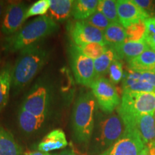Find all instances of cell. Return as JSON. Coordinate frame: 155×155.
I'll use <instances>...</instances> for the list:
<instances>
[{"mask_svg":"<svg viewBox=\"0 0 155 155\" xmlns=\"http://www.w3.org/2000/svg\"><path fill=\"white\" fill-rule=\"evenodd\" d=\"M52 155H76V154H75V153L73 152L72 150H71V149H68V150L61 151V152L55 153V154H53Z\"/></svg>","mask_w":155,"mask_h":155,"instance_id":"cell-34","label":"cell"},{"mask_svg":"<svg viewBox=\"0 0 155 155\" xmlns=\"http://www.w3.org/2000/svg\"><path fill=\"white\" fill-rule=\"evenodd\" d=\"M96 111L97 101L92 92L79 94L71 117L73 137L78 144L88 147L94 132Z\"/></svg>","mask_w":155,"mask_h":155,"instance_id":"cell-3","label":"cell"},{"mask_svg":"<svg viewBox=\"0 0 155 155\" xmlns=\"http://www.w3.org/2000/svg\"><path fill=\"white\" fill-rule=\"evenodd\" d=\"M104 40L108 47L114 48L127 41L126 29L120 23H111L104 31Z\"/></svg>","mask_w":155,"mask_h":155,"instance_id":"cell-22","label":"cell"},{"mask_svg":"<svg viewBox=\"0 0 155 155\" xmlns=\"http://www.w3.org/2000/svg\"><path fill=\"white\" fill-rule=\"evenodd\" d=\"M26 5L20 2H9L0 22V30L5 37L16 33L26 20L28 11Z\"/></svg>","mask_w":155,"mask_h":155,"instance_id":"cell-9","label":"cell"},{"mask_svg":"<svg viewBox=\"0 0 155 155\" xmlns=\"http://www.w3.org/2000/svg\"><path fill=\"white\" fill-rule=\"evenodd\" d=\"M86 21L92 26L101 30L102 32H104L111 23L102 13L98 11H96L94 14L88 17Z\"/></svg>","mask_w":155,"mask_h":155,"instance_id":"cell-30","label":"cell"},{"mask_svg":"<svg viewBox=\"0 0 155 155\" xmlns=\"http://www.w3.org/2000/svg\"><path fill=\"white\" fill-rule=\"evenodd\" d=\"M50 15L54 20L63 22L72 13V0H49Z\"/></svg>","mask_w":155,"mask_h":155,"instance_id":"cell-23","label":"cell"},{"mask_svg":"<svg viewBox=\"0 0 155 155\" xmlns=\"http://www.w3.org/2000/svg\"><path fill=\"white\" fill-rule=\"evenodd\" d=\"M134 3L139 6L150 17H155V1L151 0H134Z\"/></svg>","mask_w":155,"mask_h":155,"instance_id":"cell-32","label":"cell"},{"mask_svg":"<svg viewBox=\"0 0 155 155\" xmlns=\"http://www.w3.org/2000/svg\"><path fill=\"white\" fill-rule=\"evenodd\" d=\"M146 31L144 40L149 47L155 50V17H150L144 21Z\"/></svg>","mask_w":155,"mask_h":155,"instance_id":"cell-31","label":"cell"},{"mask_svg":"<svg viewBox=\"0 0 155 155\" xmlns=\"http://www.w3.org/2000/svg\"><path fill=\"white\" fill-rule=\"evenodd\" d=\"M139 155H150V152H149V150H148V149H147V147H145L144 148V150H143L140 153H139Z\"/></svg>","mask_w":155,"mask_h":155,"instance_id":"cell-35","label":"cell"},{"mask_svg":"<svg viewBox=\"0 0 155 155\" xmlns=\"http://www.w3.org/2000/svg\"><path fill=\"white\" fill-rule=\"evenodd\" d=\"M116 59L120 60L113 48L108 47L104 55L94 61V68L96 78H103L108 73L111 63Z\"/></svg>","mask_w":155,"mask_h":155,"instance_id":"cell-24","label":"cell"},{"mask_svg":"<svg viewBox=\"0 0 155 155\" xmlns=\"http://www.w3.org/2000/svg\"><path fill=\"white\" fill-rule=\"evenodd\" d=\"M28 155H45V153L41 152H31Z\"/></svg>","mask_w":155,"mask_h":155,"instance_id":"cell-36","label":"cell"},{"mask_svg":"<svg viewBox=\"0 0 155 155\" xmlns=\"http://www.w3.org/2000/svg\"><path fill=\"white\" fill-rule=\"evenodd\" d=\"M50 57V51L37 43L19 51L12 70V87L17 94L28 85L40 72Z\"/></svg>","mask_w":155,"mask_h":155,"instance_id":"cell-1","label":"cell"},{"mask_svg":"<svg viewBox=\"0 0 155 155\" xmlns=\"http://www.w3.org/2000/svg\"><path fill=\"white\" fill-rule=\"evenodd\" d=\"M123 92L155 93V88L148 83L140 80L137 71L128 68L122 80Z\"/></svg>","mask_w":155,"mask_h":155,"instance_id":"cell-16","label":"cell"},{"mask_svg":"<svg viewBox=\"0 0 155 155\" xmlns=\"http://www.w3.org/2000/svg\"><path fill=\"white\" fill-rule=\"evenodd\" d=\"M109 80L113 84H117L123 80L124 73L123 69V63L121 60L116 59L110 65L108 71Z\"/></svg>","mask_w":155,"mask_h":155,"instance_id":"cell-28","label":"cell"},{"mask_svg":"<svg viewBox=\"0 0 155 155\" xmlns=\"http://www.w3.org/2000/svg\"><path fill=\"white\" fill-rule=\"evenodd\" d=\"M144 147L138 134L126 130L119 140L99 155H139Z\"/></svg>","mask_w":155,"mask_h":155,"instance_id":"cell-10","label":"cell"},{"mask_svg":"<svg viewBox=\"0 0 155 155\" xmlns=\"http://www.w3.org/2000/svg\"><path fill=\"white\" fill-rule=\"evenodd\" d=\"M116 8L119 23L124 28L150 18L145 11L131 0H118L116 1Z\"/></svg>","mask_w":155,"mask_h":155,"instance_id":"cell-12","label":"cell"},{"mask_svg":"<svg viewBox=\"0 0 155 155\" xmlns=\"http://www.w3.org/2000/svg\"><path fill=\"white\" fill-rule=\"evenodd\" d=\"M128 68L138 71H155V50L149 48L137 58L128 61Z\"/></svg>","mask_w":155,"mask_h":155,"instance_id":"cell-20","label":"cell"},{"mask_svg":"<svg viewBox=\"0 0 155 155\" xmlns=\"http://www.w3.org/2000/svg\"><path fill=\"white\" fill-rule=\"evenodd\" d=\"M8 2L0 0V22H1L3 15L5 14V12L6 10V8H7V6L8 5Z\"/></svg>","mask_w":155,"mask_h":155,"instance_id":"cell-33","label":"cell"},{"mask_svg":"<svg viewBox=\"0 0 155 155\" xmlns=\"http://www.w3.org/2000/svg\"><path fill=\"white\" fill-rule=\"evenodd\" d=\"M70 64L77 83L90 87L96 79L94 61L87 57L72 44L68 50Z\"/></svg>","mask_w":155,"mask_h":155,"instance_id":"cell-7","label":"cell"},{"mask_svg":"<svg viewBox=\"0 0 155 155\" xmlns=\"http://www.w3.org/2000/svg\"><path fill=\"white\" fill-rule=\"evenodd\" d=\"M144 21H139L125 28L126 33H127L126 42H137L144 40L145 31H146Z\"/></svg>","mask_w":155,"mask_h":155,"instance_id":"cell-27","label":"cell"},{"mask_svg":"<svg viewBox=\"0 0 155 155\" xmlns=\"http://www.w3.org/2000/svg\"><path fill=\"white\" fill-rule=\"evenodd\" d=\"M97 11L102 13L111 23H119L116 8V1L101 0L98 2Z\"/></svg>","mask_w":155,"mask_h":155,"instance_id":"cell-25","label":"cell"},{"mask_svg":"<svg viewBox=\"0 0 155 155\" xmlns=\"http://www.w3.org/2000/svg\"><path fill=\"white\" fill-rule=\"evenodd\" d=\"M126 131L124 122L116 113H96L94 132L89 144V154L99 155L111 147Z\"/></svg>","mask_w":155,"mask_h":155,"instance_id":"cell-4","label":"cell"},{"mask_svg":"<svg viewBox=\"0 0 155 155\" xmlns=\"http://www.w3.org/2000/svg\"><path fill=\"white\" fill-rule=\"evenodd\" d=\"M17 124L25 135H33L38 132L45 123L47 117L38 116L19 107L17 112Z\"/></svg>","mask_w":155,"mask_h":155,"instance_id":"cell-13","label":"cell"},{"mask_svg":"<svg viewBox=\"0 0 155 155\" xmlns=\"http://www.w3.org/2000/svg\"><path fill=\"white\" fill-rule=\"evenodd\" d=\"M77 47L83 55L91 58L94 61L98 59V58H100L101 56L104 55L108 49L107 45H104L100 43H96V42L77 45Z\"/></svg>","mask_w":155,"mask_h":155,"instance_id":"cell-26","label":"cell"},{"mask_svg":"<svg viewBox=\"0 0 155 155\" xmlns=\"http://www.w3.org/2000/svg\"><path fill=\"white\" fill-rule=\"evenodd\" d=\"M154 144H155V142H154Z\"/></svg>","mask_w":155,"mask_h":155,"instance_id":"cell-37","label":"cell"},{"mask_svg":"<svg viewBox=\"0 0 155 155\" xmlns=\"http://www.w3.org/2000/svg\"><path fill=\"white\" fill-rule=\"evenodd\" d=\"M138 134L145 146L155 142L154 114L139 116L135 122L134 130Z\"/></svg>","mask_w":155,"mask_h":155,"instance_id":"cell-14","label":"cell"},{"mask_svg":"<svg viewBox=\"0 0 155 155\" xmlns=\"http://www.w3.org/2000/svg\"><path fill=\"white\" fill-rule=\"evenodd\" d=\"M68 144L64 131L61 129H56L45 136L38 144V150L39 152L48 153L65 148Z\"/></svg>","mask_w":155,"mask_h":155,"instance_id":"cell-15","label":"cell"},{"mask_svg":"<svg viewBox=\"0 0 155 155\" xmlns=\"http://www.w3.org/2000/svg\"><path fill=\"white\" fill-rule=\"evenodd\" d=\"M0 155H24L14 136L0 123Z\"/></svg>","mask_w":155,"mask_h":155,"instance_id":"cell-18","label":"cell"},{"mask_svg":"<svg viewBox=\"0 0 155 155\" xmlns=\"http://www.w3.org/2000/svg\"><path fill=\"white\" fill-rule=\"evenodd\" d=\"M52 94L50 86L39 82L29 91L23 98L20 108L38 116L47 117L51 106Z\"/></svg>","mask_w":155,"mask_h":155,"instance_id":"cell-6","label":"cell"},{"mask_svg":"<svg viewBox=\"0 0 155 155\" xmlns=\"http://www.w3.org/2000/svg\"><path fill=\"white\" fill-rule=\"evenodd\" d=\"M50 8L49 0H39L32 5L28 9L26 14V18L28 19L31 17L37 15H45Z\"/></svg>","mask_w":155,"mask_h":155,"instance_id":"cell-29","label":"cell"},{"mask_svg":"<svg viewBox=\"0 0 155 155\" xmlns=\"http://www.w3.org/2000/svg\"><path fill=\"white\" fill-rule=\"evenodd\" d=\"M149 48L145 40H141L137 42H125L111 48L115 50L120 60L126 59L128 61L137 58Z\"/></svg>","mask_w":155,"mask_h":155,"instance_id":"cell-17","label":"cell"},{"mask_svg":"<svg viewBox=\"0 0 155 155\" xmlns=\"http://www.w3.org/2000/svg\"><path fill=\"white\" fill-rule=\"evenodd\" d=\"M154 116H155V114H154Z\"/></svg>","mask_w":155,"mask_h":155,"instance_id":"cell-38","label":"cell"},{"mask_svg":"<svg viewBox=\"0 0 155 155\" xmlns=\"http://www.w3.org/2000/svg\"><path fill=\"white\" fill-rule=\"evenodd\" d=\"M117 112L126 130L133 131L139 116L155 114V93L123 92Z\"/></svg>","mask_w":155,"mask_h":155,"instance_id":"cell-5","label":"cell"},{"mask_svg":"<svg viewBox=\"0 0 155 155\" xmlns=\"http://www.w3.org/2000/svg\"><path fill=\"white\" fill-rule=\"evenodd\" d=\"M58 23L48 15L40 16L29 22L16 33L5 37L2 48L7 53L20 51L25 48L39 43L42 40L57 32Z\"/></svg>","mask_w":155,"mask_h":155,"instance_id":"cell-2","label":"cell"},{"mask_svg":"<svg viewBox=\"0 0 155 155\" xmlns=\"http://www.w3.org/2000/svg\"><path fill=\"white\" fill-rule=\"evenodd\" d=\"M90 87L103 113H113L114 110L119 107L121 104L120 97L110 80L104 77L98 78Z\"/></svg>","mask_w":155,"mask_h":155,"instance_id":"cell-8","label":"cell"},{"mask_svg":"<svg viewBox=\"0 0 155 155\" xmlns=\"http://www.w3.org/2000/svg\"><path fill=\"white\" fill-rule=\"evenodd\" d=\"M13 67L7 63L0 67V114L5 109L9 101L12 82Z\"/></svg>","mask_w":155,"mask_h":155,"instance_id":"cell-19","label":"cell"},{"mask_svg":"<svg viewBox=\"0 0 155 155\" xmlns=\"http://www.w3.org/2000/svg\"><path fill=\"white\" fill-rule=\"evenodd\" d=\"M98 0H75L73 1L71 15L78 20H86L97 11Z\"/></svg>","mask_w":155,"mask_h":155,"instance_id":"cell-21","label":"cell"},{"mask_svg":"<svg viewBox=\"0 0 155 155\" xmlns=\"http://www.w3.org/2000/svg\"><path fill=\"white\" fill-rule=\"evenodd\" d=\"M73 44L76 45L96 42L106 45L104 32L92 26L86 20H78L70 30Z\"/></svg>","mask_w":155,"mask_h":155,"instance_id":"cell-11","label":"cell"}]
</instances>
